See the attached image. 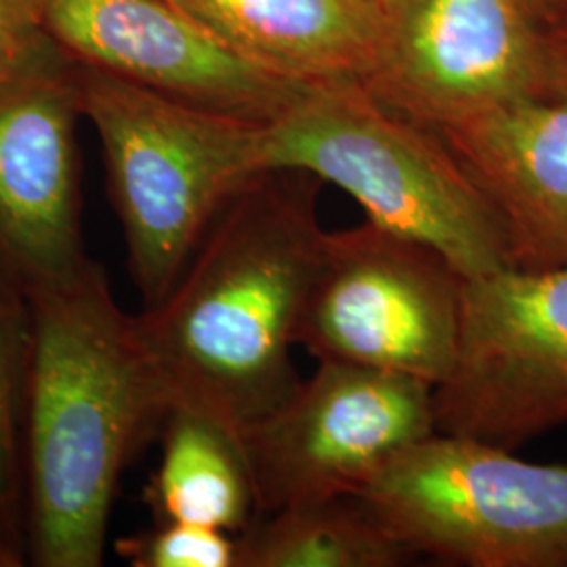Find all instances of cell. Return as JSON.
<instances>
[{
    "label": "cell",
    "instance_id": "obj_1",
    "mask_svg": "<svg viewBox=\"0 0 567 567\" xmlns=\"http://www.w3.org/2000/svg\"><path fill=\"white\" fill-rule=\"evenodd\" d=\"M318 177L269 171L238 192L163 299L133 316L168 410L243 433L301 383L292 349L326 229Z\"/></svg>",
    "mask_w": 567,
    "mask_h": 567
},
{
    "label": "cell",
    "instance_id": "obj_2",
    "mask_svg": "<svg viewBox=\"0 0 567 567\" xmlns=\"http://www.w3.org/2000/svg\"><path fill=\"white\" fill-rule=\"evenodd\" d=\"M28 566L100 567L122 473L168 404L100 264L23 295Z\"/></svg>",
    "mask_w": 567,
    "mask_h": 567
},
{
    "label": "cell",
    "instance_id": "obj_3",
    "mask_svg": "<svg viewBox=\"0 0 567 567\" xmlns=\"http://www.w3.org/2000/svg\"><path fill=\"white\" fill-rule=\"evenodd\" d=\"M74 63L82 118L102 143L143 307L177 282L227 203L264 175L267 122L246 121Z\"/></svg>",
    "mask_w": 567,
    "mask_h": 567
},
{
    "label": "cell",
    "instance_id": "obj_4",
    "mask_svg": "<svg viewBox=\"0 0 567 567\" xmlns=\"http://www.w3.org/2000/svg\"><path fill=\"white\" fill-rule=\"evenodd\" d=\"M261 164L337 185L368 221L437 250L466 280L511 269L501 221L446 140L362 82L311 84L265 124Z\"/></svg>",
    "mask_w": 567,
    "mask_h": 567
},
{
    "label": "cell",
    "instance_id": "obj_5",
    "mask_svg": "<svg viewBox=\"0 0 567 567\" xmlns=\"http://www.w3.org/2000/svg\"><path fill=\"white\" fill-rule=\"evenodd\" d=\"M414 555L466 567H567V465L433 433L355 496Z\"/></svg>",
    "mask_w": 567,
    "mask_h": 567
},
{
    "label": "cell",
    "instance_id": "obj_6",
    "mask_svg": "<svg viewBox=\"0 0 567 567\" xmlns=\"http://www.w3.org/2000/svg\"><path fill=\"white\" fill-rule=\"evenodd\" d=\"M466 278L444 255L372 221L326 231L297 344L440 385L458 353Z\"/></svg>",
    "mask_w": 567,
    "mask_h": 567
},
{
    "label": "cell",
    "instance_id": "obj_7",
    "mask_svg": "<svg viewBox=\"0 0 567 567\" xmlns=\"http://www.w3.org/2000/svg\"><path fill=\"white\" fill-rule=\"evenodd\" d=\"M433 405L437 433L513 452L567 426V267L466 280L458 353Z\"/></svg>",
    "mask_w": 567,
    "mask_h": 567
},
{
    "label": "cell",
    "instance_id": "obj_8",
    "mask_svg": "<svg viewBox=\"0 0 567 567\" xmlns=\"http://www.w3.org/2000/svg\"><path fill=\"white\" fill-rule=\"evenodd\" d=\"M433 386L343 362L316 372L240 433L259 515L328 498H355L408 447L433 435Z\"/></svg>",
    "mask_w": 567,
    "mask_h": 567
},
{
    "label": "cell",
    "instance_id": "obj_9",
    "mask_svg": "<svg viewBox=\"0 0 567 567\" xmlns=\"http://www.w3.org/2000/svg\"><path fill=\"white\" fill-rule=\"evenodd\" d=\"M524 0H385L365 91L444 131L489 107L543 95L545 41Z\"/></svg>",
    "mask_w": 567,
    "mask_h": 567
},
{
    "label": "cell",
    "instance_id": "obj_10",
    "mask_svg": "<svg viewBox=\"0 0 567 567\" xmlns=\"http://www.w3.org/2000/svg\"><path fill=\"white\" fill-rule=\"evenodd\" d=\"M74 63L55 41L0 79V269L21 295L89 264Z\"/></svg>",
    "mask_w": 567,
    "mask_h": 567
},
{
    "label": "cell",
    "instance_id": "obj_11",
    "mask_svg": "<svg viewBox=\"0 0 567 567\" xmlns=\"http://www.w3.org/2000/svg\"><path fill=\"white\" fill-rule=\"evenodd\" d=\"M37 4L70 60L215 112L271 122L311 86L244 60L168 0Z\"/></svg>",
    "mask_w": 567,
    "mask_h": 567
},
{
    "label": "cell",
    "instance_id": "obj_12",
    "mask_svg": "<svg viewBox=\"0 0 567 567\" xmlns=\"http://www.w3.org/2000/svg\"><path fill=\"white\" fill-rule=\"evenodd\" d=\"M437 133L492 204L511 267H567V102L527 95Z\"/></svg>",
    "mask_w": 567,
    "mask_h": 567
},
{
    "label": "cell",
    "instance_id": "obj_13",
    "mask_svg": "<svg viewBox=\"0 0 567 567\" xmlns=\"http://www.w3.org/2000/svg\"><path fill=\"white\" fill-rule=\"evenodd\" d=\"M227 49L303 84L364 81L385 0H168Z\"/></svg>",
    "mask_w": 567,
    "mask_h": 567
},
{
    "label": "cell",
    "instance_id": "obj_14",
    "mask_svg": "<svg viewBox=\"0 0 567 567\" xmlns=\"http://www.w3.org/2000/svg\"><path fill=\"white\" fill-rule=\"evenodd\" d=\"M161 463L145 487L156 524L179 522L240 534L257 515V492L238 433L187 408L168 410Z\"/></svg>",
    "mask_w": 567,
    "mask_h": 567
},
{
    "label": "cell",
    "instance_id": "obj_15",
    "mask_svg": "<svg viewBox=\"0 0 567 567\" xmlns=\"http://www.w3.org/2000/svg\"><path fill=\"white\" fill-rule=\"evenodd\" d=\"M412 557L358 498L261 513L238 534V567H398Z\"/></svg>",
    "mask_w": 567,
    "mask_h": 567
},
{
    "label": "cell",
    "instance_id": "obj_16",
    "mask_svg": "<svg viewBox=\"0 0 567 567\" xmlns=\"http://www.w3.org/2000/svg\"><path fill=\"white\" fill-rule=\"evenodd\" d=\"M30 351L28 303L0 269V567L28 566L23 408Z\"/></svg>",
    "mask_w": 567,
    "mask_h": 567
},
{
    "label": "cell",
    "instance_id": "obj_17",
    "mask_svg": "<svg viewBox=\"0 0 567 567\" xmlns=\"http://www.w3.org/2000/svg\"><path fill=\"white\" fill-rule=\"evenodd\" d=\"M133 567H238V536L219 527L166 522L116 543Z\"/></svg>",
    "mask_w": 567,
    "mask_h": 567
},
{
    "label": "cell",
    "instance_id": "obj_18",
    "mask_svg": "<svg viewBox=\"0 0 567 567\" xmlns=\"http://www.w3.org/2000/svg\"><path fill=\"white\" fill-rule=\"evenodd\" d=\"M51 42L37 0H0V79L34 60Z\"/></svg>",
    "mask_w": 567,
    "mask_h": 567
},
{
    "label": "cell",
    "instance_id": "obj_19",
    "mask_svg": "<svg viewBox=\"0 0 567 567\" xmlns=\"http://www.w3.org/2000/svg\"><path fill=\"white\" fill-rule=\"evenodd\" d=\"M545 41V86L540 97L567 102V7L566 11L548 23L543 32Z\"/></svg>",
    "mask_w": 567,
    "mask_h": 567
},
{
    "label": "cell",
    "instance_id": "obj_20",
    "mask_svg": "<svg viewBox=\"0 0 567 567\" xmlns=\"http://www.w3.org/2000/svg\"><path fill=\"white\" fill-rule=\"evenodd\" d=\"M534 20L540 21L543 25L557 20L567 7V0H524Z\"/></svg>",
    "mask_w": 567,
    "mask_h": 567
}]
</instances>
